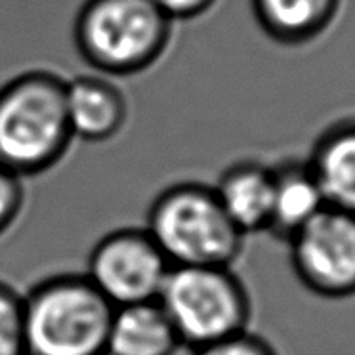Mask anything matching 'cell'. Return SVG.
I'll use <instances>...</instances> for the list:
<instances>
[{
  "label": "cell",
  "instance_id": "10",
  "mask_svg": "<svg viewBox=\"0 0 355 355\" xmlns=\"http://www.w3.org/2000/svg\"><path fill=\"white\" fill-rule=\"evenodd\" d=\"M273 193L268 232L279 241L293 239L327 207L308 162L286 161L271 168Z\"/></svg>",
  "mask_w": 355,
  "mask_h": 355
},
{
  "label": "cell",
  "instance_id": "15",
  "mask_svg": "<svg viewBox=\"0 0 355 355\" xmlns=\"http://www.w3.org/2000/svg\"><path fill=\"white\" fill-rule=\"evenodd\" d=\"M193 355H277V352L268 340L252 334L250 331H245L193 349Z\"/></svg>",
  "mask_w": 355,
  "mask_h": 355
},
{
  "label": "cell",
  "instance_id": "9",
  "mask_svg": "<svg viewBox=\"0 0 355 355\" xmlns=\"http://www.w3.org/2000/svg\"><path fill=\"white\" fill-rule=\"evenodd\" d=\"M225 216L245 237L268 232L273 193V172L256 161L232 164L212 186Z\"/></svg>",
  "mask_w": 355,
  "mask_h": 355
},
{
  "label": "cell",
  "instance_id": "11",
  "mask_svg": "<svg viewBox=\"0 0 355 355\" xmlns=\"http://www.w3.org/2000/svg\"><path fill=\"white\" fill-rule=\"evenodd\" d=\"M180 347L182 342L157 300L113 311L105 355H176Z\"/></svg>",
  "mask_w": 355,
  "mask_h": 355
},
{
  "label": "cell",
  "instance_id": "6",
  "mask_svg": "<svg viewBox=\"0 0 355 355\" xmlns=\"http://www.w3.org/2000/svg\"><path fill=\"white\" fill-rule=\"evenodd\" d=\"M146 227H123L94 245L85 275L113 308L155 302L170 271Z\"/></svg>",
  "mask_w": 355,
  "mask_h": 355
},
{
  "label": "cell",
  "instance_id": "14",
  "mask_svg": "<svg viewBox=\"0 0 355 355\" xmlns=\"http://www.w3.org/2000/svg\"><path fill=\"white\" fill-rule=\"evenodd\" d=\"M0 355H24V294L0 281Z\"/></svg>",
  "mask_w": 355,
  "mask_h": 355
},
{
  "label": "cell",
  "instance_id": "7",
  "mask_svg": "<svg viewBox=\"0 0 355 355\" xmlns=\"http://www.w3.org/2000/svg\"><path fill=\"white\" fill-rule=\"evenodd\" d=\"M288 245L294 273L308 291L334 300L355 296V214L324 207Z\"/></svg>",
  "mask_w": 355,
  "mask_h": 355
},
{
  "label": "cell",
  "instance_id": "13",
  "mask_svg": "<svg viewBox=\"0 0 355 355\" xmlns=\"http://www.w3.org/2000/svg\"><path fill=\"white\" fill-rule=\"evenodd\" d=\"M338 0H252V10L271 39L298 44L329 25Z\"/></svg>",
  "mask_w": 355,
  "mask_h": 355
},
{
  "label": "cell",
  "instance_id": "8",
  "mask_svg": "<svg viewBox=\"0 0 355 355\" xmlns=\"http://www.w3.org/2000/svg\"><path fill=\"white\" fill-rule=\"evenodd\" d=\"M65 103L73 138L94 144L115 138L128 116V105L119 86L94 75L69 80Z\"/></svg>",
  "mask_w": 355,
  "mask_h": 355
},
{
  "label": "cell",
  "instance_id": "16",
  "mask_svg": "<svg viewBox=\"0 0 355 355\" xmlns=\"http://www.w3.org/2000/svg\"><path fill=\"white\" fill-rule=\"evenodd\" d=\"M24 207V180L0 166V237L16 224Z\"/></svg>",
  "mask_w": 355,
  "mask_h": 355
},
{
  "label": "cell",
  "instance_id": "17",
  "mask_svg": "<svg viewBox=\"0 0 355 355\" xmlns=\"http://www.w3.org/2000/svg\"><path fill=\"white\" fill-rule=\"evenodd\" d=\"M214 2L216 0H153L155 6L161 10L170 21L202 16L214 6Z\"/></svg>",
  "mask_w": 355,
  "mask_h": 355
},
{
  "label": "cell",
  "instance_id": "3",
  "mask_svg": "<svg viewBox=\"0 0 355 355\" xmlns=\"http://www.w3.org/2000/svg\"><path fill=\"white\" fill-rule=\"evenodd\" d=\"M147 233L172 268H232L245 235L220 207L212 186L182 182L157 195L147 212Z\"/></svg>",
  "mask_w": 355,
  "mask_h": 355
},
{
  "label": "cell",
  "instance_id": "4",
  "mask_svg": "<svg viewBox=\"0 0 355 355\" xmlns=\"http://www.w3.org/2000/svg\"><path fill=\"white\" fill-rule=\"evenodd\" d=\"M170 27L153 0H86L75 19V44L94 69L134 75L161 58Z\"/></svg>",
  "mask_w": 355,
  "mask_h": 355
},
{
  "label": "cell",
  "instance_id": "1",
  "mask_svg": "<svg viewBox=\"0 0 355 355\" xmlns=\"http://www.w3.org/2000/svg\"><path fill=\"white\" fill-rule=\"evenodd\" d=\"M67 80L29 71L0 86V166L21 180L54 168L71 141Z\"/></svg>",
  "mask_w": 355,
  "mask_h": 355
},
{
  "label": "cell",
  "instance_id": "5",
  "mask_svg": "<svg viewBox=\"0 0 355 355\" xmlns=\"http://www.w3.org/2000/svg\"><path fill=\"white\" fill-rule=\"evenodd\" d=\"M182 346L199 349L248 331L252 300L232 268H170L157 298Z\"/></svg>",
  "mask_w": 355,
  "mask_h": 355
},
{
  "label": "cell",
  "instance_id": "12",
  "mask_svg": "<svg viewBox=\"0 0 355 355\" xmlns=\"http://www.w3.org/2000/svg\"><path fill=\"white\" fill-rule=\"evenodd\" d=\"M327 207L355 214V124L327 132L308 161Z\"/></svg>",
  "mask_w": 355,
  "mask_h": 355
},
{
  "label": "cell",
  "instance_id": "2",
  "mask_svg": "<svg viewBox=\"0 0 355 355\" xmlns=\"http://www.w3.org/2000/svg\"><path fill=\"white\" fill-rule=\"evenodd\" d=\"M113 311L85 273L42 279L24 294V355H105Z\"/></svg>",
  "mask_w": 355,
  "mask_h": 355
}]
</instances>
